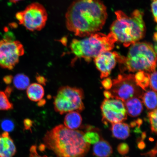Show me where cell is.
Returning <instances> with one entry per match:
<instances>
[{"instance_id":"obj_33","label":"cell","mask_w":157,"mask_h":157,"mask_svg":"<svg viewBox=\"0 0 157 157\" xmlns=\"http://www.w3.org/2000/svg\"><path fill=\"white\" fill-rule=\"evenodd\" d=\"M12 79V76L11 75H9L6 76L4 78L3 80L6 84H9L11 83Z\"/></svg>"},{"instance_id":"obj_15","label":"cell","mask_w":157,"mask_h":157,"mask_svg":"<svg viewBox=\"0 0 157 157\" xmlns=\"http://www.w3.org/2000/svg\"><path fill=\"white\" fill-rule=\"evenodd\" d=\"M82 118L79 112L72 111L67 113L65 117L64 124L65 126L72 130H76L81 127Z\"/></svg>"},{"instance_id":"obj_9","label":"cell","mask_w":157,"mask_h":157,"mask_svg":"<svg viewBox=\"0 0 157 157\" xmlns=\"http://www.w3.org/2000/svg\"><path fill=\"white\" fill-rule=\"evenodd\" d=\"M25 53L23 45L19 41L5 38L0 40V66L12 70Z\"/></svg>"},{"instance_id":"obj_29","label":"cell","mask_w":157,"mask_h":157,"mask_svg":"<svg viewBox=\"0 0 157 157\" xmlns=\"http://www.w3.org/2000/svg\"><path fill=\"white\" fill-rule=\"evenodd\" d=\"M29 157H48L46 155L40 156L37 152V147L36 145H33L29 150Z\"/></svg>"},{"instance_id":"obj_22","label":"cell","mask_w":157,"mask_h":157,"mask_svg":"<svg viewBox=\"0 0 157 157\" xmlns=\"http://www.w3.org/2000/svg\"><path fill=\"white\" fill-rule=\"evenodd\" d=\"M9 97L5 92L0 91V110H9L13 109V104L10 101Z\"/></svg>"},{"instance_id":"obj_17","label":"cell","mask_w":157,"mask_h":157,"mask_svg":"<svg viewBox=\"0 0 157 157\" xmlns=\"http://www.w3.org/2000/svg\"><path fill=\"white\" fill-rule=\"evenodd\" d=\"M27 95L31 101L35 102L40 101L44 95V88L40 84L33 83L27 88Z\"/></svg>"},{"instance_id":"obj_21","label":"cell","mask_w":157,"mask_h":157,"mask_svg":"<svg viewBox=\"0 0 157 157\" xmlns=\"http://www.w3.org/2000/svg\"><path fill=\"white\" fill-rule=\"evenodd\" d=\"M13 85L19 90H23L28 88L30 84L29 78L23 74H18L16 75L13 79Z\"/></svg>"},{"instance_id":"obj_5","label":"cell","mask_w":157,"mask_h":157,"mask_svg":"<svg viewBox=\"0 0 157 157\" xmlns=\"http://www.w3.org/2000/svg\"><path fill=\"white\" fill-rule=\"evenodd\" d=\"M120 64L123 70L129 72H153L157 67V54L151 44L137 42L131 45L127 56L123 57Z\"/></svg>"},{"instance_id":"obj_3","label":"cell","mask_w":157,"mask_h":157,"mask_svg":"<svg viewBox=\"0 0 157 157\" xmlns=\"http://www.w3.org/2000/svg\"><path fill=\"white\" fill-rule=\"evenodd\" d=\"M116 19L111 25L110 31L117 41L125 47H129L142 39L146 32L143 15L140 10H135L130 16L123 11H116Z\"/></svg>"},{"instance_id":"obj_35","label":"cell","mask_w":157,"mask_h":157,"mask_svg":"<svg viewBox=\"0 0 157 157\" xmlns=\"http://www.w3.org/2000/svg\"><path fill=\"white\" fill-rule=\"evenodd\" d=\"M155 43L154 46V47H153V48H154L155 52L157 54V42Z\"/></svg>"},{"instance_id":"obj_34","label":"cell","mask_w":157,"mask_h":157,"mask_svg":"<svg viewBox=\"0 0 157 157\" xmlns=\"http://www.w3.org/2000/svg\"><path fill=\"white\" fill-rule=\"evenodd\" d=\"M153 40L155 42H157V31L154 33L153 35Z\"/></svg>"},{"instance_id":"obj_23","label":"cell","mask_w":157,"mask_h":157,"mask_svg":"<svg viewBox=\"0 0 157 157\" xmlns=\"http://www.w3.org/2000/svg\"><path fill=\"white\" fill-rule=\"evenodd\" d=\"M148 117L152 132L157 135V108L149 113Z\"/></svg>"},{"instance_id":"obj_25","label":"cell","mask_w":157,"mask_h":157,"mask_svg":"<svg viewBox=\"0 0 157 157\" xmlns=\"http://www.w3.org/2000/svg\"><path fill=\"white\" fill-rule=\"evenodd\" d=\"M150 87L153 91L157 92V71L150 75Z\"/></svg>"},{"instance_id":"obj_18","label":"cell","mask_w":157,"mask_h":157,"mask_svg":"<svg viewBox=\"0 0 157 157\" xmlns=\"http://www.w3.org/2000/svg\"><path fill=\"white\" fill-rule=\"evenodd\" d=\"M85 128L86 130L83 131L84 138L88 144H95L102 139L99 132V129L91 125H87Z\"/></svg>"},{"instance_id":"obj_7","label":"cell","mask_w":157,"mask_h":157,"mask_svg":"<svg viewBox=\"0 0 157 157\" xmlns=\"http://www.w3.org/2000/svg\"><path fill=\"white\" fill-rule=\"evenodd\" d=\"M112 81V87L104 92L106 99L114 98L124 102L131 98L142 97L143 90L137 85L134 75L120 74Z\"/></svg>"},{"instance_id":"obj_31","label":"cell","mask_w":157,"mask_h":157,"mask_svg":"<svg viewBox=\"0 0 157 157\" xmlns=\"http://www.w3.org/2000/svg\"><path fill=\"white\" fill-rule=\"evenodd\" d=\"M24 123L25 128L26 129H30L31 127L32 126V121L30 119H26L25 120Z\"/></svg>"},{"instance_id":"obj_20","label":"cell","mask_w":157,"mask_h":157,"mask_svg":"<svg viewBox=\"0 0 157 157\" xmlns=\"http://www.w3.org/2000/svg\"><path fill=\"white\" fill-rule=\"evenodd\" d=\"M134 77L137 85L143 90L146 91L150 86V74L144 71H139Z\"/></svg>"},{"instance_id":"obj_16","label":"cell","mask_w":157,"mask_h":157,"mask_svg":"<svg viewBox=\"0 0 157 157\" xmlns=\"http://www.w3.org/2000/svg\"><path fill=\"white\" fill-rule=\"evenodd\" d=\"M111 131L113 136L117 139L124 140L130 136V127L123 122L112 124Z\"/></svg>"},{"instance_id":"obj_6","label":"cell","mask_w":157,"mask_h":157,"mask_svg":"<svg viewBox=\"0 0 157 157\" xmlns=\"http://www.w3.org/2000/svg\"><path fill=\"white\" fill-rule=\"evenodd\" d=\"M84 94L81 88L64 86L59 88L54 99L55 111L61 115L72 111L81 112L85 109Z\"/></svg>"},{"instance_id":"obj_36","label":"cell","mask_w":157,"mask_h":157,"mask_svg":"<svg viewBox=\"0 0 157 157\" xmlns=\"http://www.w3.org/2000/svg\"><path fill=\"white\" fill-rule=\"evenodd\" d=\"M22 1V0H10V1L11 2L13 3H16L18 2Z\"/></svg>"},{"instance_id":"obj_12","label":"cell","mask_w":157,"mask_h":157,"mask_svg":"<svg viewBox=\"0 0 157 157\" xmlns=\"http://www.w3.org/2000/svg\"><path fill=\"white\" fill-rule=\"evenodd\" d=\"M16 148L12 139L8 132L0 135V157H13Z\"/></svg>"},{"instance_id":"obj_10","label":"cell","mask_w":157,"mask_h":157,"mask_svg":"<svg viewBox=\"0 0 157 157\" xmlns=\"http://www.w3.org/2000/svg\"><path fill=\"white\" fill-rule=\"evenodd\" d=\"M101 108L102 121L105 124L123 122L127 119L124 104L121 100L105 99L102 103Z\"/></svg>"},{"instance_id":"obj_1","label":"cell","mask_w":157,"mask_h":157,"mask_svg":"<svg viewBox=\"0 0 157 157\" xmlns=\"http://www.w3.org/2000/svg\"><path fill=\"white\" fill-rule=\"evenodd\" d=\"M107 15L101 0H75L66 13L67 28L76 36L85 38L103 28Z\"/></svg>"},{"instance_id":"obj_4","label":"cell","mask_w":157,"mask_h":157,"mask_svg":"<svg viewBox=\"0 0 157 157\" xmlns=\"http://www.w3.org/2000/svg\"><path fill=\"white\" fill-rule=\"evenodd\" d=\"M117 41L111 32L108 35L96 33L82 39H73L70 48L76 57L89 62L101 53L113 50Z\"/></svg>"},{"instance_id":"obj_13","label":"cell","mask_w":157,"mask_h":157,"mask_svg":"<svg viewBox=\"0 0 157 157\" xmlns=\"http://www.w3.org/2000/svg\"><path fill=\"white\" fill-rule=\"evenodd\" d=\"M124 103L127 113L130 117H136L142 113L143 110V105L142 101L139 98H131Z\"/></svg>"},{"instance_id":"obj_30","label":"cell","mask_w":157,"mask_h":157,"mask_svg":"<svg viewBox=\"0 0 157 157\" xmlns=\"http://www.w3.org/2000/svg\"><path fill=\"white\" fill-rule=\"evenodd\" d=\"M157 154V142L155 148L152 149L150 152H147L145 154V155L148 156L149 157H155Z\"/></svg>"},{"instance_id":"obj_28","label":"cell","mask_w":157,"mask_h":157,"mask_svg":"<svg viewBox=\"0 0 157 157\" xmlns=\"http://www.w3.org/2000/svg\"><path fill=\"white\" fill-rule=\"evenodd\" d=\"M102 85L106 90L111 89L113 86V81L111 78H105L101 82Z\"/></svg>"},{"instance_id":"obj_19","label":"cell","mask_w":157,"mask_h":157,"mask_svg":"<svg viewBox=\"0 0 157 157\" xmlns=\"http://www.w3.org/2000/svg\"><path fill=\"white\" fill-rule=\"evenodd\" d=\"M147 109L153 110L157 108V93L153 90H148L143 93L141 98Z\"/></svg>"},{"instance_id":"obj_24","label":"cell","mask_w":157,"mask_h":157,"mask_svg":"<svg viewBox=\"0 0 157 157\" xmlns=\"http://www.w3.org/2000/svg\"><path fill=\"white\" fill-rule=\"evenodd\" d=\"M1 127L5 132H8L13 130L14 128V123L10 119H5L1 123Z\"/></svg>"},{"instance_id":"obj_32","label":"cell","mask_w":157,"mask_h":157,"mask_svg":"<svg viewBox=\"0 0 157 157\" xmlns=\"http://www.w3.org/2000/svg\"><path fill=\"white\" fill-rule=\"evenodd\" d=\"M36 79L40 84H46V80L45 78L42 76H38L36 77Z\"/></svg>"},{"instance_id":"obj_8","label":"cell","mask_w":157,"mask_h":157,"mask_svg":"<svg viewBox=\"0 0 157 157\" xmlns=\"http://www.w3.org/2000/svg\"><path fill=\"white\" fill-rule=\"evenodd\" d=\"M19 24L31 31L42 30L46 25L48 14L46 9L38 2L31 3L15 15Z\"/></svg>"},{"instance_id":"obj_27","label":"cell","mask_w":157,"mask_h":157,"mask_svg":"<svg viewBox=\"0 0 157 157\" xmlns=\"http://www.w3.org/2000/svg\"><path fill=\"white\" fill-rule=\"evenodd\" d=\"M151 9L154 21L157 23V0H151Z\"/></svg>"},{"instance_id":"obj_26","label":"cell","mask_w":157,"mask_h":157,"mask_svg":"<svg viewBox=\"0 0 157 157\" xmlns=\"http://www.w3.org/2000/svg\"><path fill=\"white\" fill-rule=\"evenodd\" d=\"M129 147L126 143H122L118 146L117 150L120 154L124 155L129 152Z\"/></svg>"},{"instance_id":"obj_2","label":"cell","mask_w":157,"mask_h":157,"mask_svg":"<svg viewBox=\"0 0 157 157\" xmlns=\"http://www.w3.org/2000/svg\"><path fill=\"white\" fill-rule=\"evenodd\" d=\"M43 142L56 157H84L90 147L84 140L83 131L72 130L62 124L47 131Z\"/></svg>"},{"instance_id":"obj_14","label":"cell","mask_w":157,"mask_h":157,"mask_svg":"<svg viewBox=\"0 0 157 157\" xmlns=\"http://www.w3.org/2000/svg\"><path fill=\"white\" fill-rule=\"evenodd\" d=\"M93 152L97 157H109L113 154V150L109 143L102 138L94 144Z\"/></svg>"},{"instance_id":"obj_11","label":"cell","mask_w":157,"mask_h":157,"mask_svg":"<svg viewBox=\"0 0 157 157\" xmlns=\"http://www.w3.org/2000/svg\"><path fill=\"white\" fill-rule=\"evenodd\" d=\"M122 56L116 52L108 51L101 53L94 59L96 67L101 73V78H107Z\"/></svg>"}]
</instances>
